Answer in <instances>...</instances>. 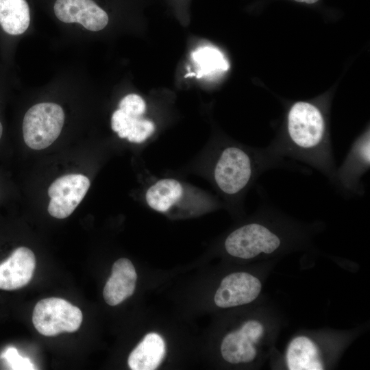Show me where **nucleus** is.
Instances as JSON below:
<instances>
[{"mask_svg":"<svg viewBox=\"0 0 370 370\" xmlns=\"http://www.w3.org/2000/svg\"><path fill=\"white\" fill-rule=\"evenodd\" d=\"M267 148L282 161L289 158L307 164L330 181L336 169L323 112L310 102L297 101L291 106L284 133Z\"/></svg>","mask_w":370,"mask_h":370,"instance_id":"1","label":"nucleus"},{"mask_svg":"<svg viewBox=\"0 0 370 370\" xmlns=\"http://www.w3.org/2000/svg\"><path fill=\"white\" fill-rule=\"evenodd\" d=\"M284 163L267 147L249 149L236 145H223L214 164L213 180L225 197L235 199L240 198L260 175L281 167Z\"/></svg>","mask_w":370,"mask_h":370,"instance_id":"2","label":"nucleus"},{"mask_svg":"<svg viewBox=\"0 0 370 370\" xmlns=\"http://www.w3.org/2000/svg\"><path fill=\"white\" fill-rule=\"evenodd\" d=\"M148 206L166 213L173 210L212 208L217 202L213 198L171 178L162 179L151 185L145 194Z\"/></svg>","mask_w":370,"mask_h":370,"instance_id":"3","label":"nucleus"},{"mask_svg":"<svg viewBox=\"0 0 370 370\" xmlns=\"http://www.w3.org/2000/svg\"><path fill=\"white\" fill-rule=\"evenodd\" d=\"M64 122L62 107L44 102L31 107L23 121L25 144L32 149L41 150L50 146L59 136Z\"/></svg>","mask_w":370,"mask_h":370,"instance_id":"4","label":"nucleus"},{"mask_svg":"<svg viewBox=\"0 0 370 370\" xmlns=\"http://www.w3.org/2000/svg\"><path fill=\"white\" fill-rule=\"evenodd\" d=\"M80 309L68 301L49 297L41 299L35 306L32 322L36 330L47 336L77 331L82 322Z\"/></svg>","mask_w":370,"mask_h":370,"instance_id":"5","label":"nucleus"},{"mask_svg":"<svg viewBox=\"0 0 370 370\" xmlns=\"http://www.w3.org/2000/svg\"><path fill=\"white\" fill-rule=\"evenodd\" d=\"M282 245L274 230L263 223L253 222L232 231L225 238L224 247L231 256L249 259L263 253L270 254Z\"/></svg>","mask_w":370,"mask_h":370,"instance_id":"6","label":"nucleus"},{"mask_svg":"<svg viewBox=\"0 0 370 370\" xmlns=\"http://www.w3.org/2000/svg\"><path fill=\"white\" fill-rule=\"evenodd\" d=\"M370 166L369 132H366L351 146L341 165L330 181L347 196L363 195L362 180Z\"/></svg>","mask_w":370,"mask_h":370,"instance_id":"7","label":"nucleus"},{"mask_svg":"<svg viewBox=\"0 0 370 370\" xmlns=\"http://www.w3.org/2000/svg\"><path fill=\"white\" fill-rule=\"evenodd\" d=\"M146 103L136 94L125 96L119 102V108L111 118V127L119 137L134 143H141L155 132L153 121L144 117Z\"/></svg>","mask_w":370,"mask_h":370,"instance_id":"8","label":"nucleus"},{"mask_svg":"<svg viewBox=\"0 0 370 370\" xmlns=\"http://www.w3.org/2000/svg\"><path fill=\"white\" fill-rule=\"evenodd\" d=\"M90 183L82 174H69L56 179L49 186L48 212L57 219L70 216L85 197Z\"/></svg>","mask_w":370,"mask_h":370,"instance_id":"9","label":"nucleus"},{"mask_svg":"<svg viewBox=\"0 0 370 370\" xmlns=\"http://www.w3.org/2000/svg\"><path fill=\"white\" fill-rule=\"evenodd\" d=\"M261 282L245 272L231 273L225 277L214 295V303L220 308H230L249 304L260 293Z\"/></svg>","mask_w":370,"mask_h":370,"instance_id":"10","label":"nucleus"},{"mask_svg":"<svg viewBox=\"0 0 370 370\" xmlns=\"http://www.w3.org/2000/svg\"><path fill=\"white\" fill-rule=\"evenodd\" d=\"M56 17L66 23H78L86 29H103L108 23L107 13L92 0H56Z\"/></svg>","mask_w":370,"mask_h":370,"instance_id":"11","label":"nucleus"},{"mask_svg":"<svg viewBox=\"0 0 370 370\" xmlns=\"http://www.w3.org/2000/svg\"><path fill=\"white\" fill-rule=\"evenodd\" d=\"M36 267V258L25 247L16 248L0 264V289L12 291L21 288L31 280Z\"/></svg>","mask_w":370,"mask_h":370,"instance_id":"12","label":"nucleus"},{"mask_svg":"<svg viewBox=\"0 0 370 370\" xmlns=\"http://www.w3.org/2000/svg\"><path fill=\"white\" fill-rule=\"evenodd\" d=\"M137 274L132 262L125 258L117 260L103 291L106 302L116 306L132 295L136 288Z\"/></svg>","mask_w":370,"mask_h":370,"instance_id":"13","label":"nucleus"},{"mask_svg":"<svg viewBox=\"0 0 370 370\" xmlns=\"http://www.w3.org/2000/svg\"><path fill=\"white\" fill-rule=\"evenodd\" d=\"M165 354V343L157 333H149L133 349L128 358L132 370H153L161 363Z\"/></svg>","mask_w":370,"mask_h":370,"instance_id":"14","label":"nucleus"},{"mask_svg":"<svg viewBox=\"0 0 370 370\" xmlns=\"http://www.w3.org/2000/svg\"><path fill=\"white\" fill-rule=\"evenodd\" d=\"M286 360L290 370H322L324 369L317 346L309 338H293L286 351Z\"/></svg>","mask_w":370,"mask_h":370,"instance_id":"15","label":"nucleus"},{"mask_svg":"<svg viewBox=\"0 0 370 370\" xmlns=\"http://www.w3.org/2000/svg\"><path fill=\"white\" fill-rule=\"evenodd\" d=\"M29 22V8L25 0H0V25L6 33L22 34Z\"/></svg>","mask_w":370,"mask_h":370,"instance_id":"16","label":"nucleus"},{"mask_svg":"<svg viewBox=\"0 0 370 370\" xmlns=\"http://www.w3.org/2000/svg\"><path fill=\"white\" fill-rule=\"evenodd\" d=\"M198 78H213L226 72L230 64L223 54L216 47L204 46L192 53Z\"/></svg>","mask_w":370,"mask_h":370,"instance_id":"17","label":"nucleus"},{"mask_svg":"<svg viewBox=\"0 0 370 370\" xmlns=\"http://www.w3.org/2000/svg\"><path fill=\"white\" fill-rule=\"evenodd\" d=\"M221 353L223 359L232 364L251 362L257 354L254 344L240 329L224 337Z\"/></svg>","mask_w":370,"mask_h":370,"instance_id":"18","label":"nucleus"},{"mask_svg":"<svg viewBox=\"0 0 370 370\" xmlns=\"http://www.w3.org/2000/svg\"><path fill=\"white\" fill-rule=\"evenodd\" d=\"M6 360L12 369L27 370L35 369V366L29 358H23L15 347H9L1 355Z\"/></svg>","mask_w":370,"mask_h":370,"instance_id":"19","label":"nucleus"},{"mask_svg":"<svg viewBox=\"0 0 370 370\" xmlns=\"http://www.w3.org/2000/svg\"><path fill=\"white\" fill-rule=\"evenodd\" d=\"M240 330L254 344L258 342L264 333L263 325L261 323L255 320H250L244 323Z\"/></svg>","mask_w":370,"mask_h":370,"instance_id":"20","label":"nucleus"},{"mask_svg":"<svg viewBox=\"0 0 370 370\" xmlns=\"http://www.w3.org/2000/svg\"><path fill=\"white\" fill-rule=\"evenodd\" d=\"M294 1L300 2V3H306L311 4V3H314L317 2L319 0H294Z\"/></svg>","mask_w":370,"mask_h":370,"instance_id":"21","label":"nucleus"},{"mask_svg":"<svg viewBox=\"0 0 370 370\" xmlns=\"http://www.w3.org/2000/svg\"><path fill=\"white\" fill-rule=\"evenodd\" d=\"M2 134H3V127L0 122V138H1Z\"/></svg>","mask_w":370,"mask_h":370,"instance_id":"22","label":"nucleus"}]
</instances>
